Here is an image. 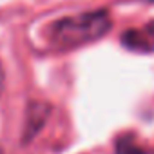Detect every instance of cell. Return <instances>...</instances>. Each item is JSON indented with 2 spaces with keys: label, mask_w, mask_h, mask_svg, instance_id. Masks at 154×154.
I'll return each mask as SVG.
<instances>
[{
  "label": "cell",
  "mask_w": 154,
  "mask_h": 154,
  "mask_svg": "<svg viewBox=\"0 0 154 154\" xmlns=\"http://www.w3.org/2000/svg\"><path fill=\"white\" fill-rule=\"evenodd\" d=\"M109 29V15L105 11H93L60 20L53 27V40L62 47H76L102 38Z\"/></svg>",
  "instance_id": "cell-1"
},
{
  "label": "cell",
  "mask_w": 154,
  "mask_h": 154,
  "mask_svg": "<svg viewBox=\"0 0 154 154\" xmlns=\"http://www.w3.org/2000/svg\"><path fill=\"white\" fill-rule=\"evenodd\" d=\"M123 45L132 51L150 53L154 49V24L143 29H129L123 33Z\"/></svg>",
  "instance_id": "cell-2"
},
{
  "label": "cell",
  "mask_w": 154,
  "mask_h": 154,
  "mask_svg": "<svg viewBox=\"0 0 154 154\" xmlns=\"http://www.w3.org/2000/svg\"><path fill=\"white\" fill-rule=\"evenodd\" d=\"M116 154H147V152L132 136H123L116 141Z\"/></svg>",
  "instance_id": "cell-3"
},
{
  "label": "cell",
  "mask_w": 154,
  "mask_h": 154,
  "mask_svg": "<svg viewBox=\"0 0 154 154\" xmlns=\"http://www.w3.org/2000/svg\"><path fill=\"white\" fill-rule=\"evenodd\" d=\"M2 89H4V69L0 65V93H2Z\"/></svg>",
  "instance_id": "cell-4"
}]
</instances>
